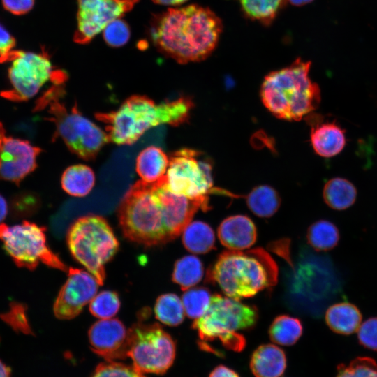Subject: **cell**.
<instances>
[{
  "mask_svg": "<svg viewBox=\"0 0 377 377\" xmlns=\"http://www.w3.org/2000/svg\"><path fill=\"white\" fill-rule=\"evenodd\" d=\"M222 30L221 19L210 8L190 4L154 14L149 36L161 54L187 64L207 58L217 46Z\"/></svg>",
  "mask_w": 377,
  "mask_h": 377,
  "instance_id": "cell-1",
  "label": "cell"
},
{
  "mask_svg": "<svg viewBox=\"0 0 377 377\" xmlns=\"http://www.w3.org/2000/svg\"><path fill=\"white\" fill-rule=\"evenodd\" d=\"M192 106V101L186 96L156 103L147 96L133 95L117 110L97 112L95 117L105 124L110 142L131 145L153 127L161 124L177 126L186 122Z\"/></svg>",
  "mask_w": 377,
  "mask_h": 377,
  "instance_id": "cell-2",
  "label": "cell"
},
{
  "mask_svg": "<svg viewBox=\"0 0 377 377\" xmlns=\"http://www.w3.org/2000/svg\"><path fill=\"white\" fill-rule=\"evenodd\" d=\"M277 265L262 248L225 251L207 272L206 281L216 285L223 293L239 300L253 297L276 283Z\"/></svg>",
  "mask_w": 377,
  "mask_h": 377,
  "instance_id": "cell-3",
  "label": "cell"
},
{
  "mask_svg": "<svg viewBox=\"0 0 377 377\" xmlns=\"http://www.w3.org/2000/svg\"><path fill=\"white\" fill-rule=\"evenodd\" d=\"M310 68L311 61L299 57L290 66L265 77L260 97L273 115L287 121H300L318 108L320 90L309 76Z\"/></svg>",
  "mask_w": 377,
  "mask_h": 377,
  "instance_id": "cell-4",
  "label": "cell"
},
{
  "mask_svg": "<svg viewBox=\"0 0 377 377\" xmlns=\"http://www.w3.org/2000/svg\"><path fill=\"white\" fill-rule=\"evenodd\" d=\"M119 224L129 240L147 246L172 240L158 181L138 180L126 191L118 208Z\"/></svg>",
  "mask_w": 377,
  "mask_h": 377,
  "instance_id": "cell-5",
  "label": "cell"
},
{
  "mask_svg": "<svg viewBox=\"0 0 377 377\" xmlns=\"http://www.w3.org/2000/svg\"><path fill=\"white\" fill-rule=\"evenodd\" d=\"M53 84L38 100L35 110L47 108V120L55 126L54 140L60 138L70 151L82 159L95 158L110 142L106 132L84 117L76 102L72 106L67 105L64 101L65 83Z\"/></svg>",
  "mask_w": 377,
  "mask_h": 377,
  "instance_id": "cell-6",
  "label": "cell"
},
{
  "mask_svg": "<svg viewBox=\"0 0 377 377\" xmlns=\"http://www.w3.org/2000/svg\"><path fill=\"white\" fill-rule=\"evenodd\" d=\"M258 318L254 306L215 294L212 295L207 310L194 320L192 327L198 333L202 350L213 353L216 343L227 350L240 352L246 345L241 332L252 329Z\"/></svg>",
  "mask_w": 377,
  "mask_h": 377,
  "instance_id": "cell-7",
  "label": "cell"
},
{
  "mask_svg": "<svg viewBox=\"0 0 377 377\" xmlns=\"http://www.w3.org/2000/svg\"><path fill=\"white\" fill-rule=\"evenodd\" d=\"M66 240L73 258L102 286L105 279V265L119 246L108 221L98 215L82 216L71 226Z\"/></svg>",
  "mask_w": 377,
  "mask_h": 377,
  "instance_id": "cell-8",
  "label": "cell"
},
{
  "mask_svg": "<svg viewBox=\"0 0 377 377\" xmlns=\"http://www.w3.org/2000/svg\"><path fill=\"white\" fill-rule=\"evenodd\" d=\"M8 61V77L12 88L3 91L1 96L13 101H24L33 98L49 80L53 83H65L66 73L54 70L47 52L40 53L13 50Z\"/></svg>",
  "mask_w": 377,
  "mask_h": 377,
  "instance_id": "cell-9",
  "label": "cell"
},
{
  "mask_svg": "<svg viewBox=\"0 0 377 377\" xmlns=\"http://www.w3.org/2000/svg\"><path fill=\"white\" fill-rule=\"evenodd\" d=\"M0 240L5 251L19 267L33 270L43 263L50 267L68 272L66 265L47 244L43 226L26 220L12 226L1 223Z\"/></svg>",
  "mask_w": 377,
  "mask_h": 377,
  "instance_id": "cell-10",
  "label": "cell"
},
{
  "mask_svg": "<svg viewBox=\"0 0 377 377\" xmlns=\"http://www.w3.org/2000/svg\"><path fill=\"white\" fill-rule=\"evenodd\" d=\"M175 353V341L158 323H138L128 330L127 357L142 373L164 374Z\"/></svg>",
  "mask_w": 377,
  "mask_h": 377,
  "instance_id": "cell-11",
  "label": "cell"
},
{
  "mask_svg": "<svg viewBox=\"0 0 377 377\" xmlns=\"http://www.w3.org/2000/svg\"><path fill=\"white\" fill-rule=\"evenodd\" d=\"M318 257L302 251L295 264L288 259L291 269L285 274V300L291 309L313 313L324 298L325 274Z\"/></svg>",
  "mask_w": 377,
  "mask_h": 377,
  "instance_id": "cell-12",
  "label": "cell"
},
{
  "mask_svg": "<svg viewBox=\"0 0 377 377\" xmlns=\"http://www.w3.org/2000/svg\"><path fill=\"white\" fill-rule=\"evenodd\" d=\"M212 165L195 150H177L169 156L165 184L171 192L189 199H208L212 191Z\"/></svg>",
  "mask_w": 377,
  "mask_h": 377,
  "instance_id": "cell-13",
  "label": "cell"
},
{
  "mask_svg": "<svg viewBox=\"0 0 377 377\" xmlns=\"http://www.w3.org/2000/svg\"><path fill=\"white\" fill-rule=\"evenodd\" d=\"M139 0H78L73 40L86 45L110 22L130 12Z\"/></svg>",
  "mask_w": 377,
  "mask_h": 377,
  "instance_id": "cell-14",
  "label": "cell"
},
{
  "mask_svg": "<svg viewBox=\"0 0 377 377\" xmlns=\"http://www.w3.org/2000/svg\"><path fill=\"white\" fill-rule=\"evenodd\" d=\"M98 286L91 274L69 267L67 280L60 289L53 305L54 316L61 320L76 317L95 297Z\"/></svg>",
  "mask_w": 377,
  "mask_h": 377,
  "instance_id": "cell-15",
  "label": "cell"
},
{
  "mask_svg": "<svg viewBox=\"0 0 377 377\" xmlns=\"http://www.w3.org/2000/svg\"><path fill=\"white\" fill-rule=\"evenodd\" d=\"M41 151L27 140L6 136L0 149V178L18 185L36 168Z\"/></svg>",
  "mask_w": 377,
  "mask_h": 377,
  "instance_id": "cell-16",
  "label": "cell"
},
{
  "mask_svg": "<svg viewBox=\"0 0 377 377\" xmlns=\"http://www.w3.org/2000/svg\"><path fill=\"white\" fill-rule=\"evenodd\" d=\"M92 350L106 361L127 357L128 330L117 318L101 319L89 330Z\"/></svg>",
  "mask_w": 377,
  "mask_h": 377,
  "instance_id": "cell-17",
  "label": "cell"
},
{
  "mask_svg": "<svg viewBox=\"0 0 377 377\" xmlns=\"http://www.w3.org/2000/svg\"><path fill=\"white\" fill-rule=\"evenodd\" d=\"M311 123V143L315 152L330 158L339 154L346 143V131L335 121H324L316 114L307 116Z\"/></svg>",
  "mask_w": 377,
  "mask_h": 377,
  "instance_id": "cell-18",
  "label": "cell"
},
{
  "mask_svg": "<svg viewBox=\"0 0 377 377\" xmlns=\"http://www.w3.org/2000/svg\"><path fill=\"white\" fill-rule=\"evenodd\" d=\"M220 242L229 250L242 251L253 245L257 238L254 223L244 215L225 219L218 228Z\"/></svg>",
  "mask_w": 377,
  "mask_h": 377,
  "instance_id": "cell-19",
  "label": "cell"
},
{
  "mask_svg": "<svg viewBox=\"0 0 377 377\" xmlns=\"http://www.w3.org/2000/svg\"><path fill=\"white\" fill-rule=\"evenodd\" d=\"M286 367L284 351L274 344L260 345L251 357L250 369L256 377H280Z\"/></svg>",
  "mask_w": 377,
  "mask_h": 377,
  "instance_id": "cell-20",
  "label": "cell"
},
{
  "mask_svg": "<svg viewBox=\"0 0 377 377\" xmlns=\"http://www.w3.org/2000/svg\"><path fill=\"white\" fill-rule=\"evenodd\" d=\"M169 157L158 147L151 145L142 149L137 156L135 169L141 180L152 183L165 177Z\"/></svg>",
  "mask_w": 377,
  "mask_h": 377,
  "instance_id": "cell-21",
  "label": "cell"
},
{
  "mask_svg": "<svg viewBox=\"0 0 377 377\" xmlns=\"http://www.w3.org/2000/svg\"><path fill=\"white\" fill-rule=\"evenodd\" d=\"M362 314L356 306L348 302H340L330 306L325 313V321L334 332L350 334L361 325Z\"/></svg>",
  "mask_w": 377,
  "mask_h": 377,
  "instance_id": "cell-22",
  "label": "cell"
},
{
  "mask_svg": "<svg viewBox=\"0 0 377 377\" xmlns=\"http://www.w3.org/2000/svg\"><path fill=\"white\" fill-rule=\"evenodd\" d=\"M61 184L68 194L76 197L85 196L94 186L95 175L91 168L86 165H73L64 170Z\"/></svg>",
  "mask_w": 377,
  "mask_h": 377,
  "instance_id": "cell-23",
  "label": "cell"
},
{
  "mask_svg": "<svg viewBox=\"0 0 377 377\" xmlns=\"http://www.w3.org/2000/svg\"><path fill=\"white\" fill-rule=\"evenodd\" d=\"M182 243L191 253H206L214 249V232L205 222L200 221L190 222L182 231Z\"/></svg>",
  "mask_w": 377,
  "mask_h": 377,
  "instance_id": "cell-24",
  "label": "cell"
},
{
  "mask_svg": "<svg viewBox=\"0 0 377 377\" xmlns=\"http://www.w3.org/2000/svg\"><path fill=\"white\" fill-rule=\"evenodd\" d=\"M323 195L325 203L330 207L336 210H343L355 202L357 190L348 179L334 177L325 184Z\"/></svg>",
  "mask_w": 377,
  "mask_h": 377,
  "instance_id": "cell-25",
  "label": "cell"
},
{
  "mask_svg": "<svg viewBox=\"0 0 377 377\" xmlns=\"http://www.w3.org/2000/svg\"><path fill=\"white\" fill-rule=\"evenodd\" d=\"M246 200L249 209L261 218H269L273 216L281 205L278 193L267 185L255 187L246 196Z\"/></svg>",
  "mask_w": 377,
  "mask_h": 377,
  "instance_id": "cell-26",
  "label": "cell"
},
{
  "mask_svg": "<svg viewBox=\"0 0 377 377\" xmlns=\"http://www.w3.org/2000/svg\"><path fill=\"white\" fill-rule=\"evenodd\" d=\"M287 0H239L242 10L248 18L269 26L286 6Z\"/></svg>",
  "mask_w": 377,
  "mask_h": 377,
  "instance_id": "cell-27",
  "label": "cell"
},
{
  "mask_svg": "<svg viewBox=\"0 0 377 377\" xmlns=\"http://www.w3.org/2000/svg\"><path fill=\"white\" fill-rule=\"evenodd\" d=\"M203 274L201 260L195 256H185L176 261L172 279L182 290H186L198 283Z\"/></svg>",
  "mask_w": 377,
  "mask_h": 377,
  "instance_id": "cell-28",
  "label": "cell"
},
{
  "mask_svg": "<svg viewBox=\"0 0 377 377\" xmlns=\"http://www.w3.org/2000/svg\"><path fill=\"white\" fill-rule=\"evenodd\" d=\"M302 325L296 318L281 315L274 318L269 328L270 339L281 346H292L300 338Z\"/></svg>",
  "mask_w": 377,
  "mask_h": 377,
  "instance_id": "cell-29",
  "label": "cell"
},
{
  "mask_svg": "<svg viewBox=\"0 0 377 377\" xmlns=\"http://www.w3.org/2000/svg\"><path fill=\"white\" fill-rule=\"evenodd\" d=\"M309 244L318 251H327L335 247L339 240L337 226L327 220H319L312 223L307 230Z\"/></svg>",
  "mask_w": 377,
  "mask_h": 377,
  "instance_id": "cell-30",
  "label": "cell"
},
{
  "mask_svg": "<svg viewBox=\"0 0 377 377\" xmlns=\"http://www.w3.org/2000/svg\"><path fill=\"white\" fill-rule=\"evenodd\" d=\"M184 309L179 297L173 293L160 295L154 306L156 318L169 326H177L184 319Z\"/></svg>",
  "mask_w": 377,
  "mask_h": 377,
  "instance_id": "cell-31",
  "label": "cell"
},
{
  "mask_svg": "<svg viewBox=\"0 0 377 377\" xmlns=\"http://www.w3.org/2000/svg\"><path fill=\"white\" fill-rule=\"evenodd\" d=\"M212 295L205 287L188 289L182 295V304L186 316L196 320L207 310Z\"/></svg>",
  "mask_w": 377,
  "mask_h": 377,
  "instance_id": "cell-32",
  "label": "cell"
},
{
  "mask_svg": "<svg viewBox=\"0 0 377 377\" xmlns=\"http://www.w3.org/2000/svg\"><path fill=\"white\" fill-rule=\"evenodd\" d=\"M118 294L114 291L99 293L91 300L89 311L96 318L108 319L114 316L120 308Z\"/></svg>",
  "mask_w": 377,
  "mask_h": 377,
  "instance_id": "cell-33",
  "label": "cell"
},
{
  "mask_svg": "<svg viewBox=\"0 0 377 377\" xmlns=\"http://www.w3.org/2000/svg\"><path fill=\"white\" fill-rule=\"evenodd\" d=\"M336 377H377V364L370 357H357L347 365L340 364Z\"/></svg>",
  "mask_w": 377,
  "mask_h": 377,
  "instance_id": "cell-34",
  "label": "cell"
},
{
  "mask_svg": "<svg viewBox=\"0 0 377 377\" xmlns=\"http://www.w3.org/2000/svg\"><path fill=\"white\" fill-rule=\"evenodd\" d=\"M27 307L19 302H11L8 311L0 314V318L14 330L30 334L32 333L27 316Z\"/></svg>",
  "mask_w": 377,
  "mask_h": 377,
  "instance_id": "cell-35",
  "label": "cell"
},
{
  "mask_svg": "<svg viewBox=\"0 0 377 377\" xmlns=\"http://www.w3.org/2000/svg\"><path fill=\"white\" fill-rule=\"evenodd\" d=\"M103 36L105 42L109 46L121 47L126 45L130 39V27L125 20L120 18L117 19L103 29Z\"/></svg>",
  "mask_w": 377,
  "mask_h": 377,
  "instance_id": "cell-36",
  "label": "cell"
},
{
  "mask_svg": "<svg viewBox=\"0 0 377 377\" xmlns=\"http://www.w3.org/2000/svg\"><path fill=\"white\" fill-rule=\"evenodd\" d=\"M91 377H146L133 365L106 361L98 365Z\"/></svg>",
  "mask_w": 377,
  "mask_h": 377,
  "instance_id": "cell-37",
  "label": "cell"
},
{
  "mask_svg": "<svg viewBox=\"0 0 377 377\" xmlns=\"http://www.w3.org/2000/svg\"><path fill=\"white\" fill-rule=\"evenodd\" d=\"M36 198L27 193L18 194L15 196L10 203V216L17 219L29 216L36 209Z\"/></svg>",
  "mask_w": 377,
  "mask_h": 377,
  "instance_id": "cell-38",
  "label": "cell"
},
{
  "mask_svg": "<svg viewBox=\"0 0 377 377\" xmlns=\"http://www.w3.org/2000/svg\"><path fill=\"white\" fill-rule=\"evenodd\" d=\"M357 337L361 345L377 350V317L370 318L360 325Z\"/></svg>",
  "mask_w": 377,
  "mask_h": 377,
  "instance_id": "cell-39",
  "label": "cell"
},
{
  "mask_svg": "<svg viewBox=\"0 0 377 377\" xmlns=\"http://www.w3.org/2000/svg\"><path fill=\"white\" fill-rule=\"evenodd\" d=\"M15 43V38L0 24V62L8 61Z\"/></svg>",
  "mask_w": 377,
  "mask_h": 377,
  "instance_id": "cell-40",
  "label": "cell"
},
{
  "mask_svg": "<svg viewBox=\"0 0 377 377\" xmlns=\"http://www.w3.org/2000/svg\"><path fill=\"white\" fill-rule=\"evenodd\" d=\"M1 1L7 11L16 15L29 13L34 6V0H1Z\"/></svg>",
  "mask_w": 377,
  "mask_h": 377,
  "instance_id": "cell-41",
  "label": "cell"
},
{
  "mask_svg": "<svg viewBox=\"0 0 377 377\" xmlns=\"http://www.w3.org/2000/svg\"><path fill=\"white\" fill-rule=\"evenodd\" d=\"M209 377H239V376L229 367L219 365L212 371Z\"/></svg>",
  "mask_w": 377,
  "mask_h": 377,
  "instance_id": "cell-42",
  "label": "cell"
},
{
  "mask_svg": "<svg viewBox=\"0 0 377 377\" xmlns=\"http://www.w3.org/2000/svg\"><path fill=\"white\" fill-rule=\"evenodd\" d=\"M8 205L5 198L0 195V223L8 214Z\"/></svg>",
  "mask_w": 377,
  "mask_h": 377,
  "instance_id": "cell-43",
  "label": "cell"
},
{
  "mask_svg": "<svg viewBox=\"0 0 377 377\" xmlns=\"http://www.w3.org/2000/svg\"><path fill=\"white\" fill-rule=\"evenodd\" d=\"M186 1L187 0H152L154 3L163 6H179Z\"/></svg>",
  "mask_w": 377,
  "mask_h": 377,
  "instance_id": "cell-44",
  "label": "cell"
},
{
  "mask_svg": "<svg viewBox=\"0 0 377 377\" xmlns=\"http://www.w3.org/2000/svg\"><path fill=\"white\" fill-rule=\"evenodd\" d=\"M10 375L9 367L0 360V377H10Z\"/></svg>",
  "mask_w": 377,
  "mask_h": 377,
  "instance_id": "cell-45",
  "label": "cell"
},
{
  "mask_svg": "<svg viewBox=\"0 0 377 377\" xmlns=\"http://www.w3.org/2000/svg\"><path fill=\"white\" fill-rule=\"evenodd\" d=\"M290 4L295 6H302L311 3L313 0H287Z\"/></svg>",
  "mask_w": 377,
  "mask_h": 377,
  "instance_id": "cell-46",
  "label": "cell"
},
{
  "mask_svg": "<svg viewBox=\"0 0 377 377\" xmlns=\"http://www.w3.org/2000/svg\"><path fill=\"white\" fill-rule=\"evenodd\" d=\"M6 137V131L3 125L0 122V149L4 138Z\"/></svg>",
  "mask_w": 377,
  "mask_h": 377,
  "instance_id": "cell-47",
  "label": "cell"
}]
</instances>
